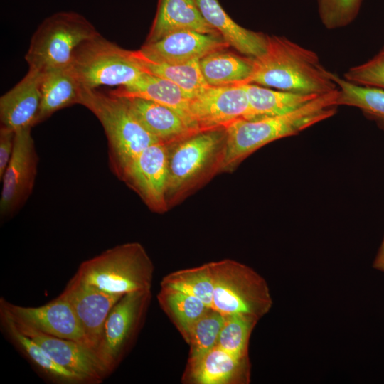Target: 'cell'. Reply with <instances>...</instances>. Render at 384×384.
<instances>
[{"label":"cell","instance_id":"6da1fadb","mask_svg":"<svg viewBox=\"0 0 384 384\" xmlns=\"http://www.w3.org/2000/svg\"><path fill=\"white\" fill-rule=\"evenodd\" d=\"M338 89L319 95L287 114L260 119H238L225 126V141L219 171L235 168L247 156L277 139L295 135L334 116Z\"/></svg>","mask_w":384,"mask_h":384},{"label":"cell","instance_id":"7a4b0ae2","mask_svg":"<svg viewBox=\"0 0 384 384\" xmlns=\"http://www.w3.org/2000/svg\"><path fill=\"white\" fill-rule=\"evenodd\" d=\"M253 64L246 83L317 95L338 88L335 74L323 65L314 51L284 36H267V50L253 58Z\"/></svg>","mask_w":384,"mask_h":384},{"label":"cell","instance_id":"3957f363","mask_svg":"<svg viewBox=\"0 0 384 384\" xmlns=\"http://www.w3.org/2000/svg\"><path fill=\"white\" fill-rule=\"evenodd\" d=\"M79 104L90 110L103 127L110 165L119 176L144 149L161 142L141 124L122 97L82 87Z\"/></svg>","mask_w":384,"mask_h":384},{"label":"cell","instance_id":"277c9868","mask_svg":"<svg viewBox=\"0 0 384 384\" xmlns=\"http://www.w3.org/2000/svg\"><path fill=\"white\" fill-rule=\"evenodd\" d=\"M154 264L139 242L107 249L83 261L73 277L106 292L124 295L151 289Z\"/></svg>","mask_w":384,"mask_h":384},{"label":"cell","instance_id":"5b68a950","mask_svg":"<svg viewBox=\"0 0 384 384\" xmlns=\"http://www.w3.org/2000/svg\"><path fill=\"white\" fill-rule=\"evenodd\" d=\"M213 292L211 308L224 316L240 314L259 321L272 306L266 280L233 260L210 262Z\"/></svg>","mask_w":384,"mask_h":384},{"label":"cell","instance_id":"8992f818","mask_svg":"<svg viewBox=\"0 0 384 384\" xmlns=\"http://www.w3.org/2000/svg\"><path fill=\"white\" fill-rule=\"evenodd\" d=\"M100 33L83 16L71 11L53 14L33 33L25 59L29 68L41 72L69 67L83 42Z\"/></svg>","mask_w":384,"mask_h":384},{"label":"cell","instance_id":"52a82bcc","mask_svg":"<svg viewBox=\"0 0 384 384\" xmlns=\"http://www.w3.org/2000/svg\"><path fill=\"white\" fill-rule=\"evenodd\" d=\"M69 67L82 87L87 89L125 87L144 73L133 50L121 48L100 34L78 47Z\"/></svg>","mask_w":384,"mask_h":384},{"label":"cell","instance_id":"ba28073f","mask_svg":"<svg viewBox=\"0 0 384 384\" xmlns=\"http://www.w3.org/2000/svg\"><path fill=\"white\" fill-rule=\"evenodd\" d=\"M152 297L151 289L124 294L110 310L95 359L109 375L119 366L134 345L144 324Z\"/></svg>","mask_w":384,"mask_h":384},{"label":"cell","instance_id":"9c48e42d","mask_svg":"<svg viewBox=\"0 0 384 384\" xmlns=\"http://www.w3.org/2000/svg\"><path fill=\"white\" fill-rule=\"evenodd\" d=\"M225 141L224 127L194 133L168 144L169 198L179 194L203 175L214 162L220 164Z\"/></svg>","mask_w":384,"mask_h":384},{"label":"cell","instance_id":"30bf717a","mask_svg":"<svg viewBox=\"0 0 384 384\" xmlns=\"http://www.w3.org/2000/svg\"><path fill=\"white\" fill-rule=\"evenodd\" d=\"M31 128L16 131L10 161L2 178L0 198L1 220L12 217L25 204L34 186L38 171V154Z\"/></svg>","mask_w":384,"mask_h":384},{"label":"cell","instance_id":"8fae6325","mask_svg":"<svg viewBox=\"0 0 384 384\" xmlns=\"http://www.w3.org/2000/svg\"><path fill=\"white\" fill-rule=\"evenodd\" d=\"M250 105L243 84L209 86L191 99L190 120L193 129L225 127L230 123L250 116Z\"/></svg>","mask_w":384,"mask_h":384},{"label":"cell","instance_id":"7c38bea8","mask_svg":"<svg viewBox=\"0 0 384 384\" xmlns=\"http://www.w3.org/2000/svg\"><path fill=\"white\" fill-rule=\"evenodd\" d=\"M0 309L16 323L50 336L74 341L92 353L89 342L72 306L60 295L37 307L16 305L1 297Z\"/></svg>","mask_w":384,"mask_h":384},{"label":"cell","instance_id":"4fadbf2b","mask_svg":"<svg viewBox=\"0 0 384 384\" xmlns=\"http://www.w3.org/2000/svg\"><path fill=\"white\" fill-rule=\"evenodd\" d=\"M168 144H153L144 149L119 176L156 212H164L168 204Z\"/></svg>","mask_w":384,"mask_h":384},{"label":"cell","instance_id":"5bb4252c","mask_svg":"<svg viewBox=\"0 0 384 384\" xmlns=\"http://www.w3.org/2000/svg\"><path fill=\"white\" fill-rule=\"evenodd\" d=\"M60 295L72 306L94 356L102 337L106 319L123 295L106 292L73 277Z\"/></svg>","mask_w":384,"mask_h":384},{"label":"cell","instance_id":"9a60e30c","mask_svg":"<svg viewBox=\"0 0 384 384\" xmlns=\"http://www.w3.org/2000/svg\"><path fill=\"white\" fill-rule=\"evenodd\" d=\"M228 46L220 35L180 30L155 41L146 42L139 50L149 60L176 64L199 60Z\"/></svg>","mask_w":384,"mask_h":384},{"label":"cell","instance_id":"2e32d148","mask_svg":"<svg viewBox=\"0 0 384 384\" xmlns=\"http://www.w3.org/2000/svg\"><path fill=\"white\" fill-rule=\"evenodd\" d=\"M250 370L249 357L235 356L216 346L199 358L187 361L181 380L188 384H247Z\"/></svg>","mask_w":384,"mask_h":384},{"label":"cell","instance_id":"e0dca14e","mask_svg":"<svg viewBox=\"0 0 384 384\" xmlns=\"http://www.w3.org/2000/svg\"><path fill=\"white\" fill-rule=\"evenodd\" d=\"M42 73L29 68L26 75L0 97L1 126L18 131L35 126L41 105Z\"/></svg>","mask_w":384,"mask_h":384},{"label":"cell","instance_id":"ac0fdd59","mask_svg":"<svg viewBox=\"0 0 384 384\" xmlns=\"http://www.w3.org/2000/svg\"><path fill=\"white\" fill-rule=\"evenodd\" d=\"M14 322L23 334L38 343L58 363L84 376L90 384L100 383L106 377L92 353L82 345Z\"/></svg>","mask_w":384,"mask_h":384},{"label":"cell","instance_id":"d6986e66","mask_svg":"<svg viewBox=\"0 0 384 384\" xmlns=\"http://www.w3.org/2000/svg\"><path fill=\"white\" fill-rule=\"evenodd\" d=\"M0 324L9 341L43 378L58 384H90L84 376L58 363L38 343L23 334L2 310Z\"/></svg>","mask_w":384,"mask_h":384},{"label":"cell","instance_id":"ffe728a7","mask_svg":"<svg viewBox=\"0 0 384 384\" xmlns=\"http://www.w3.org/2000/svg\"><path fill=\"white\" fill-rule=\"evenodd\" d=\"M206 21L225 42L244 55L257 58L267 50V36L237 24L223 10L218 0H196Z\"/></svg>","mask_w":384,"mask_h":384},{"label":"cell","instance_id":"44dd1931","mask_svg":"<svg viewBox=\"0 0 384 384\" xmlns=\"http://www.w3.org/2000/svg\"><path fill=\"white\" fill-rule=\"evenodd\" d=\"M122 97L141 124L161 142L171 144L196 133L171 108L140 97Z\"/></svg>","mask_w":384,"mask_h":384},{"label":"cell","instance_id":"7402d4cb","mask_svg":"<svg viewBox=\"0 0 384 384\" xmlns=\"http://www.w3.org/2000/svg\"><path fill=\"white\" fill-rule=\"evenodd\" d=\"M191 30L220 35L203 17L196 0H159L157 11L146 43L169 33Z\"/></svg>","mask_w":384,"mask_h":384},{"label":"cell","instance_id":"603a6c76","mask_svg":"<svg viewBox=\"0 0 384 384\" xmlns=\"http://www.w3.org/2000/svg\"><path fill=\"white\" fill-rule=\"evenodd\" d=\"M110 93L124 97H140L156 102L178 113L192 127L189 105L191 99L171 81L144 72L134 82L112 90Z\"/></svg>","mask_w":384,"mask_h":384},{"label":"cell","instance_id":"cb8c5ba5","mask_svg":"<svg viewBox=\"0 0 384 384\" xmlns=\"http://www.w3.org/2000/svg\"><path fill=\"white\" fill-rule=\"evenodd\" d=\"M82 88L70 67L43 72L41 105L35 125L63 108L79 104Z\"/></svg>","mask_w":384,"mask_h":384},{"label":"cell","instance_id":"d4e9b609","mask_svg":"<svg viewBox=\"0 0 384 384\" xmlns=\"http://www.w3.org/2000/svg\"><path fill=\"white\" fill-rule=\"evenodd\" d=\"M243 85L250 110L247 119L283 115L301 107L319 96L274 90L253 83H245Z\"/></svg>","mask_w":384,"mask_h":384},{"label":"cell","instance_id":"484cf974","mask_svg":"<svg viewBox=\"0 0 384 384\" xmlns=\"http://www.w3.org/2000/svg\"><path fill=\"white\" fill-rule=\"evenodd\" d=\"M203 76L209 86L245 84L253 70V58L223 49L213 51L199 60Z\"/></svg>","mask_w":384,"mask_h":384},{"label":"cell","instance_id":"4316f807","mask_svg":"<svg viewBox=\"0 0 384 384\" xmlns=\"http://www.w3.org/2000/svg\"><path fill=\"white\" fill-rule=\"evenodd\" d=\"M156 297L162 311L188 343L193 324L210 307L193 295L169 287H161Z\"/></svg>","mask_w":384,"mask_h":384},{"label":"cell","instance_id":"83f0119b","mask_svg":"<svg viewBox=\"0 0 384 384\" xmlns=\"http://www.w3.org/2000/svg\"><path fill=\"white\" fill-rule=\"evenodd\" d=\"M133 52L144 72L171 81L183 90L191 99L209 87L201 73L200 59L184 63L172 64L149 60L139 50Z\"/></svg>","mask_w":384,"mask_h":384},{"label":"cell","instance_id":"f1b7e54d","mask_svg":"<svg viewBox=\"0 0 384 384\" xmlns=\"http://www.w3.org/2000/svg\"><path fill=\"white\" fill-rule=\"evenodd\" d=\"M338 87V106L354 107L384 124V90L361 86L335 74Z\"/></svg>","mask_w":384,"mask_h":384},{"label":"cell","instance_id":"f546056e","mask_svg":"<svg viewBox=\"0 0 384 384\" xmlns=\"http://www.w3.org/2000/svg\"><path fill=\"white\" fill-rule=\"evenodd\" d=\"M160 286L193 295L211 308L213 284L209 262L171 272L162 278Z\"/></svg>","mask_w":384,"mask_h":384},{"label":"cell","instance_id":"4dcf8cb0","mask_svg":"<svg viewBox=\"0 0 384 384\" xmlns=\"http://www.w3.org/2000/svg\"><path fill=\"white\" fill-rule=\"evenodd\" d=\"M225 316L210 308L191 328L188 361H195L217 346Z\"/></svg>","mask_w":384,"mask_h":384},{"label":"cell","instance_id":"1f68e13d","mask_svg":"<svg viewBox=\"0 0 384 384\" xmlns=\"http://www.w3.org/2000/svg\"><path fill=\"white\" fill-rule=\"evenodd\" d=\"M258 321L240 314L225 316L217 346L240 358L249 357V342Z\"/></svg>","mask_w":384,"mask_h":384},{"label":"cell","instance_id":"d6a6232c","mask_svg":"<svg viewBox=\"0 0 384 384\" xmlns=\"http://www.w3.org/2000/svg\"><path fill=\"white\" fill-rule=\"evenodd\" d=\"M319 15L328 29H337L351 23L356 17L361 0H318Z\"/></svg>","mask_w":384,"mask_h":384},{"label":"cell","instance_id":"836d02e7","mask_svg":"<svg viewBox=\"0 0 384 384\" xmlns=\"http://www.w3.org/2000/svg\"><path fill=\"white\" fill-rule=\"evenodd\" d=\"M343 78L358 85L384 90V46L373 58L348 68Z\"/></svg>","mask_w":384,"mask_h":384},{"label":"cell","instance_id":"e575fe53","mask_svg":"<svg viewBox=\"0 0 384 384\" xmlns=\"http://www.w3.org/2000/svg\"><path fill=\"white\" fill-rule=\"evenodd\" d=\"M16 132L13 129L1 126L0 128V179L11 158Z\"/></svg>","mask_w":384,"mask_h":384},{"label":"cell","instance_id":"d590c367","mask_svg":"<svg viewBox=\"0 0 384 384\" xmlns=\"http://www.w3.org/2000/svg\"><path fill=\"white\" fill-rule=\"evenodd\" d=\"M373 267L384 272V239L373 262Z\"/></svg>","mask_w":384,"mask_h":384}]
</instances>
